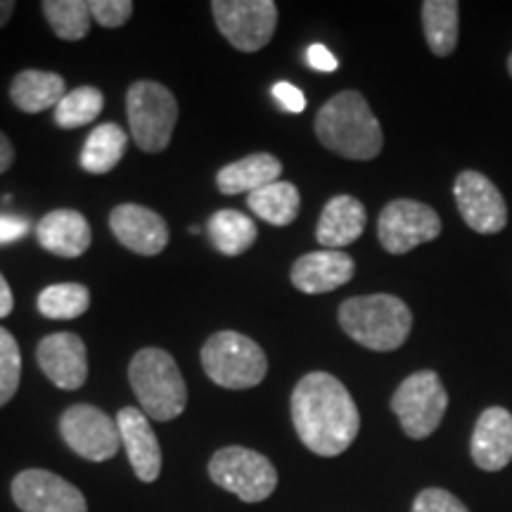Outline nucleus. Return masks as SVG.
<instances>
[{"label": "nucleus", "mask_w": 512, "mask_h": 512, "mask_svg": "<svg viewBox=\"0 0 512 512\" xmlns=\"http://www.w3.org/2000/svg\"><path fill=\"white\" fill-rule=\"evenodd\" d=\"M422 31L427 46L437 57H448L458 46V3L456 0H425Z\"/></svg>", "instance_id": "26"}, {"label": "nucleus", "mask_w": 512, "mask_h": 512, "mask_svg": "<svg viewBox=\"0 0 512 512\" xmlns=\"http://www.w3.org/2000/svg\"><path fill=\"white\" fill-rule=\"evenodd\" d=\"M453 195L460 216L475 233H501L508 223V207L501 190L479 171H463L453 185Z\"/></svg>", "instance_id": "13"}, {"label": "nucleus", "mask_w": 512, "mask_h": 512, "mask_svg": "<svg viewBox=\"0 0 512 512\" xmlns=\"http://www.w3.org/2000/svg\"><path fill=\"white\" fill-rule=\"evenodd\" d=\"M339 325L354 342L370 351H394L403 347L413 328V313L394 294H366L342 302Z\"/></svg>", "instance_id": "3"}, {"label": "nucleus", "mask_w": 512, "mask_h": 512, "mask_svg": "<svg viewBox=\"0 0 512 512\" xmlns=\"http://www.w3.org/2000/svg\"><path fill=\"white\" fill-rule=\"evenodd\" d=\"M200 361L211 382L233 392L259 387L268 373L266 351L235 330L214 332L204 342Z\"/></svg>", "instance_id": "5"}, {"label": "nucleus", "mask_w": 512, "mask_h": 512, "mask_svg": "<svg viewBox=\"0 0 512 512\" xmlns=\"http://www.w3.org/2000/svg\"><path fill=\"white\" fill-rule=\"evenodd\" d=\"M508 72H510V76H512V55H510V60H508Z\"/></svg>", "instance_id": "39"}, {"label": "nucleus", "mask_w": 512, "mask_h": 512, "mask_svg": "<svg viewBox=\"0 0 512 512\" xmlns=\"http://www.w3.org/2000/svg\"><path fill=\"white\" fill-rule=\"evenodd\" d=\"M413 512H470L467 505L446 489L420 491L413 503Z\"/></svg>", "instance_id": "32"}, {"label": "nucleus", "mask_w": 512, "mask_h": 512, "mask_svg": "<svg viewBox=\"0 0 512 512\" xmlns=\"http://www.w3.org/2000/svg\"><path fill=\"white\" fill-rule=\"evenodd\" d=\"M366 207L351 195H337L320 211L316 240L323 249H339L354 245L366 230Z\"/></svg>", "instance_id": "20"}, {"label": "nucleus", "mask_w": 512, "mask_h": 512, "mask_svg": "<svg viewBox=\"0 0 512 512\" xmlns=\"http://www.w3.org/2000/svg\"><path fill=\"white\" fill-rule=\"evenodd\" d=\"M67 95V81L55 72L43 69H22L10 83V100L19 112L41 114L55 110Z\"/></svg>", "instance_id": "21"}, {"label": "nucleus", "mask_w": 512, "mask_h": 512, "mask_svg": "<svg viewBox=\"0 0 512 512\" xmlns=\"http://www.w3.org/2000/svg\"><path fill=\"white\" fill-rule=\"evenodd\" d=\"M126 117L133 143L157 155L171 145L178 124V100L164 83L133 81L126 91Z\"/></svg>", "instance_id": "6"}, {"label": "nucleus", "mask_w": 512, "mask_h": 512, "mask_svg": "<svg viewBox=\"0 0 512 512\" xmlns=\"http://www.w3.org/2000/svg\"><path fill=\"white\" fill-rule=\"evenodd\" d=\"M22 380V351L10 330L0 328V408L15 399Z\"/></svg>", "instance_id": "30"}, {"label": "nucleus", "mask_w": 512, "mask_h": 512, "mask_svg": "<svg viewBox=\"0 0 512 512\" xmlns=\"http://www.w3.org/2000/svg\"><path fill=\"white\" fill-rule=\"evenodd\" d=\"M110 230L119 245L140 256H157L169 245V223L143 204H119L110 214Z\"/></svg>", "instance_id": "15"}, {"label": "nucleus", "mask_w": 512, "mask_h": 512, "mask_svg": "<svg viewBox=\"0 0 512 512\" xmlns=\"http://www.w3.org/2000/svg\"><path fill=\"white\" fill-rule=\"evenodd\" d=\"M294 430L311 453L342 456L361 430L354 396L335 375L313 370L294 387L290 399Z\"/></svg>", "instance_id": "1"}, {"label": "nucleus", "mask_w": 512, "mask_h": 512, "mask_svg": "<svg viewBox=\"0 0 512 512\" xmlns=\"http://www.w3.org/2000/svg\"><path fill=\"white\" fill-rule=\"evenodd\" d=\"M128 138L126 131L114 121L95 126L88 133L86 143L81 150V169L93 176H105L119 166L121 159L126 155Z\"/></svg>", "instance_id": "23"}, {"label": "nucleus", "mask_w": 512, "mask_h": 512, "mask_svg": "<svg viewBox=\"0 0 512 512\" xmlns=\"http://www.w3.org/2000/svg\"><path fill=\"white\" fill-rule=\"evenodd\" d=\"M128 382L147 418L157 422L176 420L188 406V387L169 351L157 347L136 351L128 363Z\"/></svg>", "instance_id": "4"}, {"label": "nucleus", "mask_w": 512, "mask_h": 512, "mask_svg": "<svg viewBox=\"0 0 512 512\" xmlns=\"http://www.w3.org/2000/svg\"><path fill=\"white\" fill-rule=\"evenodd\" d=\"M12 309H15V294H12L5 275L0 273V318L10 316Z\"/></svg>", "instance_id": "37"}, {"label": "nucleus", "mask_w": 512, "mask_h": 512, "mask_svg": "<svg viewBox=\"0 0 512 512\" xmlns=\"http://www.w3.org/2000/svg\"><path fill=\"white\" fill-rule=\"evenodd\" d=\"M36 238L50 254L62 259H79L91 247L93 230L81 211L55 209L38 221Z\"/></svg>", "instance_id": "19"}, {"label": "nucleus", "mask_w": 512, "mask_h": 512, "mask_svg": "<svg viewBox=\"0 0 512 512\" xmlns=\"http://www.w3.org/2000/svg\"><path fill=\"white\" fill-rule=\"evenodd\" d=\"M60 434L76 456L91 463H105L121 448L117 420L91 403H74L60 418Z\"/></svg>", "instance_id": "10"}, {"label": "nucleus", "mask_w": 512, "mask_h": 512, "mask_svg": "<svg viewBox=\"0 0 512 512\" xmlns=\"http://www.w3.org/2000/svg\"><path fill=\"white\" fill-rule=\"evenodd\" d=\"M91 15L100 27L119 29L133 17L131 0H91Z\"/></svg>", "instance_id": "31"}, {"label": "nucleus", "mask_w": 512, "mask_h": 512, "mask_svg": "<svg viewBox=\"0 0 512 512\" xmlns=\"http://www.w3.org/2000/svg\"><path fill=\"white\" fill-rule=\"evenodd\" d=\"M43 17L62 41H83L91 34V5L86 0H43Z\"/></svg>", "instance_id": "27"}, {"label": "nucleus", "mask_w": 512, "mask_h": 512, "mask_svg": "<svg viewBox=\"0 0 512 512\" xmlns=\"http://www.w3.org/2000/svg\"><path fill=\"white\" fill-rule=\"evenodd\" d=\"M472 460L479 470L498 472L512 460V413L491 406L479 415L470 446Z\"/></svg>", "instance_id": "18"}, {"label": "nucleus", "mask_w": 512, "mask_h": 512, "mask_svg": "<svg viewBox=\"0 0 512 512\" xmlns=\"http://www.w3.org/2000/svg\"><path fill=\"white\" fill-rule=\"evenodd\" d=\"M38 313L50 320H74L91 309V292L81 283H55L41 290Z\"/></svg>", "instance_id": "28"}, {"label": "nucleus", "mask_w": 512, "mask_h": 512, "mask_svg": "<svg viewBox=\"0 0 512 512\" xmlns=\"http://www.w3.org/2000/svg\"><path fill=\"white\" fill-rule=\"evenodd\" d=\"M441 233L439 214L418 200H394L377 219V238L389 254H408L411 249L437 240Z\"/></svg>", "instance_id": "11"}, {"label": "nucleus", "mask_w": 512, "mask_h": 512, "mask_svg": "<svg viewBox=\"0 0 512 512\" xmlns=\"http://www.w3.org/2000/svg\"><path fill=\"white\" fill-rule=\"evenodd\" d=\"M10 494L22 512H88L86 496L74 484L41 467L19 472L12 479Z\"/></svg>", "instance_id": "12"}, {"label": "nucleus", "mask_w": 512, "mask_h": 512, "mask_svg": "<svg viewBox=\"0 0 512 512\" xmlns=\"http://www.w3.org/2000/svg\"><path fill=\"white\" fill-rule=\"evenodd\" d=\"M325 150L354 162H370L382 152V126L358 91H342L320 107L313 121Z\"/></svg>", "instance_id": "2"}, {"label": "nucleus", "mask_w": 512, "mask_h": 512, "mask_svg": "<svg viewBox=\"0 0 512 512\" xmlns=\"http://www.w3.org/2000/svg\"><path fill=\"white\" fill-rule=\"evenodd\" d=\"M283 174V162L268 152H254L238 159V162L226 164L216 174V188L223 195H240V192H254L268 183H275Z\"/></svg>", "instance_id": "22"}, {"label": "nucleus", "mask_w": 512, "mask_h": 512, "mask_svg": "<svg viewBox=\"0 0 512 512\" xmlns=\"http://www.w3.org/2000/svg\"><path fill=\"white\" fill-rule=\"evenodd\" d=\"M273 95L275 100L280 102V107H283L285 112H292V114H302L306 110V98L304 93L299 91L297 86H292V83L287 81H280L273 86Z\"/></svg>", "instance_id": "33"}, {"label": "nucleus", "mask_w": 512, "mask_h": 512, "mask_svg": "<svg viewBox=\"0 0 512 512\" xmlns=\"http://www.w3.org/2000/svg\"><path fill=\"white\" fill-rule=\"evenodd\" d=\"M17 3L15 0H0V29L10 22L12 15H15Z\"/></svg>", "instance_id": "38"}, {"label": "nucleus", "mask_w": 512, "mask_h": 512, "mask_svg": "<svg viewBox=\"0 0 512 512\" xmlns=\"http://www.w3.org/2000/svg\"><path fill=\"white\" fill-rule=\"evenodd\" d=\"M247 204L254 216L271 223V226L283 228L290 226V223L299 216L302 195H299L297 185L287 181H275L264 185V188L249 192Z\"/></svg>", "instance_id": "24"}, {"label": "nucleus", "mask_w": 512, "mask_h": 512, "mask_svg": "<svg viewBox=\"0 0 512 512\" xmlns=\"http://www.w3.org/2000/svg\"><path fill=\"white\" fill-rule=\"evenodd\" d=\"M117 425L121 434V448L131 460L133 472L140 482H155L162 472V448L147 415L140 408L126 406L117 413Z\"/></svg>", "instance_id": "16"}, {"label": "nucleus", "mask_w": 512, "mask_h": 512, "mask_svg": "<svg viewBox=\"0 0 512 512\" xmlns=\"http://www.w3.org/2000/svg\"><path fill=\"white\" fill-rule=\"evenodd\" d=\"M207 233L211 245L219 249L223 256L245 254L247 249L254 247L256 238H259L256 223L242 214V211L235 209H221L216 214H211Z\"/></svg>", "instance_id": "25"}, {"label": "nucleus", "mask_w": 512, "mask_h": 512, "mask_svg": "<svg viewBox=\"0 0 512 512\" xmlns=\"http://www.w3.org/2000/svg\"><path fill=\"white\" fill-rule=\"evenodd\" d=\"M105 107V95L95 86H79L69 91L55 107V124L60 128H81L93 124Z\"/></svg>", "instance_id": "29"}, {"label": "nucleus", "mask_w": 512, "mask_h": 512, "mask_svg": "<svg viewBox=\"0 0 512 512\" xmlns=\"http://www.w3.org/2000/svg\"><path fill=\"white\" fill-rule=\"evenodd\" d=\"M12 164H15V145H12V140L0 131V176H3L5 171H10Z\"/></svg>", "instance_id": "36"}, {"label": "nucleus", "mask_w": 512, "mask_h": 512, "mask_svg": "<svg viewBox=\"0 0 512 512\" xmlns=\"http://www.w3.org/2000/svg\"><path fill=\"white\" fill-rule=\"evenodd\" d=\"M36 361L43 375L64 392H76L88 380L86 342L74 332H53L36 347Z\"/></svg>", "instance_id": "14"}, {"label": "nucleus", "mask_w": 512, "mask_h": 512, "mask_svg": "<svg viewBox=\"0 0 512 512\" xmlns=\"http://www.w3.org/2000/svg\"><path fill=\"white\" fill-rule=\"evenodd\" d=\"M27 233H29V221L27 219L0 214V245H10V242L22 240Z\"/></svg>", "instance_id": "34"}, {"label": "nucleus", "mask_w": 512, "mask_h": 512, "mask_svg": "<svg viewBox=\"0 0 512 512\" xmlns=\"http://www.w3.org/2000/svg\"><path fill=\"white\" fill-rule=\"evenodd\" d=\"M448 408V394L434 370L408 375L392 396V411L411 439H427L439 430Z\"/></svg>", "instance_id": "8"}, {"label": "nucleus", "mask_w": 512, "mask_h": 512, "mask_svg": "<svg viewBox=\"0 0 512 512\" xmlns=\"http://www.w3.org/2000/svg\"><path fill=\"white\" fill-rule=\"evenodd\" d=\"M306 62H309L311 69H318V72H335L337 69V57L325 46H320V43L306 50Z\"/></svg>", "instance_id": "35"}, {"label": "nucleus", "mask_w": 512, "mask_h": 512, "mask_svg": "<svg viewBox=\"0 0 512 512\" xmlns=\"http://www.w3.org/2000/svg\"><path fill=\"white\" fill-rule=\"evenodd\" d=\"M211 482L242 503H261L278 486V470L264 453L245 446L219 448L209 460Z\"/></svg>", "instance_id": "7"}, {"label": "nucleus", "mask_w": 512, "mask_h": 512, "mask_svg": "<svg viewBox=\"0 0 512 512\" xmlns=\"http://www.w3.org/2000/svg\"><path fill=\"white\" fill-rule=\"evenodd\" d=\"M216 29L240 53H259L278 29V5L273 0H214Z\"/></svg>", "instance_id": "9"}, {"label": "nucleus", "mask_w": 512, "mask_h": 512, "mask_svg": "<svg viewBox=\"0 0 512 512\" xmlns=\"http://www.w3.org/2000/svg\"><path fill=\"white\" fill-rule=\"evenodd\" d=\"M356 273V264L349 254L339 249H318L299 256L292 264L290 280L304 294H325L347 285Z\"/></svg>", "instance_id": "17"}]
</instances>
